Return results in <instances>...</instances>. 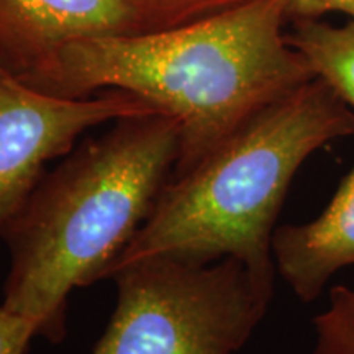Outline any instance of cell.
Listing matches in <instances>:
<instances>
[{
	"label": "cell",
	"mask_w": 354,
	"mask_h": 354,
	"mask_svg": "<svg viewBox=\"0 0 354 354\" xmlns=\"http://www.w3.org/2000/svg\"><path fill=\"white\" fill-rule=\"evenodd\" d=\"M287 20L286 0H246L176 28L73 41L21 81L73 99L123 91L169 115L180 130L174 179L315 77Z\"/></svg>",
	"instance_id": "1"
},
{
	"label": "cell",
	"mask_w": 354,
	"mask_h": 354,
	"mask_svg": "<svg viewBox=\"0 0 354 354\" xmlns=\"http://www.w3.org/2000/svg\"><path fill=\"white\" fill-rule=\"evenodd\" d=\"M180 130L166 113L131 115L91 138L41 180L3 230V307L53 344L66 336L71 290L102 281L174 174Z\"/></svg>",
	"instance_id": "2"
},
{
	"label": "cell",
	"mask_w": 354,
	"mask_h": 354,
	"mask_svg": "<svg viewBox=\"0 0 354 354\" xmlns=\"http://www.w3.org/2000/svg\"><path fill=\"white\" fill-rule=\"evenodd\" d=\"M353 135L354 110L313 77L171 179L104 279L154 256L192 264L236 258L274 284L272 234L292 179L310 154Z\"/></svg>",
	"instance_id": "3"
},
{
	"label": "cell",
	"mask_w": 354,
	"mask_h": 354,
	"mask_svg": "<svg viewBox=\"0 0 354 354\" xmlns=\"http://www.w3.org/2000/svg\"><path fill=\"white\" fill-rule=\"evenodd\" d=\"M118 300L91 354H234L268 312L274 284L243 261L154 256L112 277Z\"/></svg>",
	"instance_id": "4"
},
{
	"label": "cell",
	"mask_w": 354,
	"mask_h": 354,
	"mask_svg": "<svg viewBox=\"0 0 354 354\" xmlns=\"http://www.w3.org/2000/svg\"><path fill=\"white\" fill-rule=\"evenodd\" d=\"M145 113L159 112L128 92L53 95L0 66V240L41 180L48 161L69 154L91 128Z\"/></svg>",
	"instance_id": "5"
},
{
	"label": "cell",
	"mask_w": 354,
	"mask_h": 354,
	"mask_svg": "<svg viewBox=\"0 0 354 354\" xmlns=\"http://www.w3.org/2000/svg\"><path fill=\"white\" fill-rule=\"evenodd\" d=\"M143 32L130 0H0V66L24 79L73 41Z\"/></svg>",
	"instance_id": "6"
},
{
	"label": "cell",
	"mask_w": 354,
	"mask_h": 354,
	"mask_svg": "<svg viewBox=\"0 0 354 354\" xmlns=\"http://www.w3.org/2000/svg\"><path fill=\"white\" fill-rule=\"evenodd\" d=\"M272 258L276 271L305 304L320 297L339 269L354 266V166L315 220L274 230Z\"/></svg>",
	"instance_id": "7"
},
{
	"label": "cell",
	"mask_w": 354,
	"mask_h": 354,
	"mask_svg": "<svg viewBox=\"0 0 354 354\" xmlns=\"http://www.w3.org/2000/svg\"><path fill=\"white\" fill-rule=\"evenodd\" d=\"M287 33L292 46L315 74L354 110V20L335 26L322 20L294 21Z\"/></svg>",
	"instance_id": "8"
},
{
	"label": "cell",
	"mask_w": 354,
	"mask_h": 354,
	"mask_svg": "<svg viewBox=\"0 0 354 354\" xmlns=\"http://www.w3.org/2000/svg\"><path fill=\"white\" fill-rule=\"evenodd\" d=\"M313 330L310 354H354V279L331 287L328 307L313 318Z\"/></svg>",
	"instance_id": "9"
},
{
	"label": "cell",
	"mask_w": 354,
	"mask_h": 354,
	"mask_svg": "<svg viewBox=\"0 0 354 354\" xmlns=\"http://www.w3.org/2000/svg\"><path fill=\"white\" fill-rule=\"evenodd\" d=\"M146 32L167 30L215 15L246 0H130Z\"/></svg>",
	"instance_id": "10"
},
{
	"label": "cell",
	"mask_w": 354,
	"mask_h": 354,
	"mask_svg": "<svg viewBox=\"0 0 354 354\" xmlns=\"http://www.w3.org/2000/svg\"><path fill=\"white\" fill-rule=\"evenodd\" d=\"M33 336H38V325L0 305V354H25Z\"/></svg>",
	"instance_id": "11"
},
{
	"label": "cell",
	"mask_w": 354,
	"mask_h": 354,
	"mask_svg": "<svg viewBox=\"0 0 354 354\" xmlns=\"http://www.w3.org/2000/svg\"><path fill=\"white\" fill-rule=\"evenodd\" d=\"M289 20H320L326 13H343L354 20V0H286Z\"/></svg>",
	"instance_id": "12"
}]
</instances>
